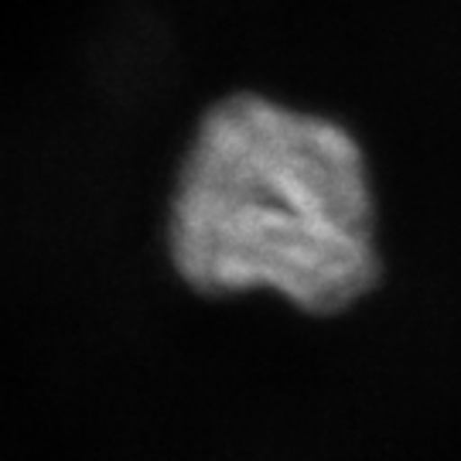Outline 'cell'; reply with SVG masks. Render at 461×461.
I'll return each instance as SVG.
<instances>
[{
    "instance_id": "1",
    "label": "cell",
    "mask_w": 461,
    "mask_h": 461,
    "mask_svg": "<svg viewBox=\"0 0 461 461\" xmlns=\"http://www.w3.org/2000/svg\"><path fill=\"white\" fill-rule=\"evenodd\" d=\"M167 253L195 294H274L312 318L356 308L383 280L359 137L264 93L222 96L178 167Z\"/></svg>"
}]
</instances>
